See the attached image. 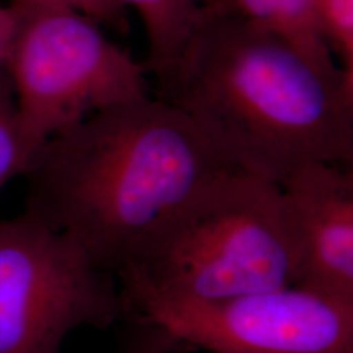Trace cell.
Here are the masks:
<instances>
[{"mask_svg": "<svg viewBox=\"0 0 353 353\" xmlns=\"http://www.w3.org/2000/svg\"><path fill=\"white\" fill-rule=\"evenodd\" d=\"M127 313L214 353H353V303L297 285L220 303L148 300Z\"/></svg>", "mask_w": 353, "mask_h": 353, "instance_id": "obj_6", "label": "cell"}, {"mask_svg": "<svg viewBox=\"0 0 353 353\" xmlns=\"http://www.w3.org/2000/svg\"><path fill=\"white\" fill-rule=\"evenodd\" d=\"M4 68L26 141L36 152L93 114L148 96L147 71L101 26L57 0H11Z\"/></svg>", "mask_w": 353, "mask_h": 353, "instance_id": "obj_4", "label": "cell"}, {"mask_svg": "<svg viewBox=\"0 0 353 353\" xmlns=\"http://www.w3.org/2000/svg\"><path fill=\"white\" fill-rule=\"evenodd\" d=\"M279 189L294 285L353 303L352 165H305Z\"/></svg>", "mask_w": 353, "mask_h": 353, "instance_id": "obj_7", "label": "cell"}, {"mask_svg": "<svg viewBox=\"0 0 353 353\" xmlns=\"http://www.w3.org/2000/svg\"><path fill=\"white\" fill-rule=\"evenodd\" d=\"M64 6L99 23L100 26H109L115 32L125 33L128 29L126 10L115 0H57Z\"/></svg>", "mask_w": 353, "mask_h": 353, "instance_id": "obj_12", "label": "cell"}, {"mask_svg": "<svg viewBox=\"0 0 353 353\" xmlns=\"http://www.w3.org/2000/svg\"><path fill=\"white\" fill-rule=\"evenodd\" d=\"M14 30V14L10 6H0V65L4 64Z\"/></svg>", "mask_w": 353, "mask_h": 353, "instance_id": "obj_14", "label": "cell"}, {"mask_svg": "<svg viewBox=\"0 0 353 353\" xmlns=\"http://www.w3.org/2000/svg\"><path fill=\"white\" fill-rule=\"evenodd\" d=\"M157 97L230 166L278 186L305 165H352L353 79L319 68L233 6L195 29Z\"/></svg>", "mask_w": 353, "mask_h": 353, "instance_id": "obj_1", "label": "cell"}, {"mask_svg": "<svg viewBox=\"0 0 353 353\" xmlns=\"http://www.w3.org/2000/svg\"><path fill=\"white\" fill-rule=\"evenodd\" d=\"M323 39L341 71L353 79V0H316Z\"/></svg>", "mask_w": 353, "mask_h": 353, "instance_id": "obj_11", "label": "cell"}, {"mask_svg": "<svg viewBox=\"0 0 353 353\" xmlns=\"http://www.w3.org/2000/svg\"><path fill=\"white\" fill-rule=\"evenodd\" d=\"M118 279L125 313L148 300L220 303L294 285L278 185L239 169L214 176Z\"/></svg>", "mask_w": 353, "mask_h": 353, "instance_id": "obj_3", "label": "cell"}, {"mask_svg": "<svg viewBox=\"0 0 353 353\" xmlns=\"http://www.w3.org/2000/svg\"><path fill=\"white\" fill-rule=\"evenodd\" d=\"M229 169L176 106L144 96L48 140L26 172V212L118 278L157 230Z\"/></svg>", "mask_w": 353, "mask_h": 353, "instance_id": "obj_2", "label": "cell"}, {"mask_svg": "<svg viewBox=\"0 0 353 353\" xmlns=\"http://www.w3.org/2000/svg\"><path fill=\"white\" fill-rule=\"evenodd\" d=\"M252 23L287 38L327 72H343L328 49L318 21L316 0H230Z\"/></svg>", "mask_w": 353, "mask_h": 353, "instance_id": "obj_9", "label": "cell"}, {"mask_svg": "<svg viewBox=\"0 0 353 353\" xmlns=\"http://www.w3.org/2000/svg\"><path fill=\"white\" fill-rule=\"evenodd\" d=\"M148 326H151L153 332L151 336H143L137 341H131L127 345L126 353H165L172 347L173 343H176V339L163 330L154 327L152 325Z\"/></svg>", "mask_w": 353, "mask_h": 353, "instance_id": "obj_13", "label": "cell"}, {"mask_svg": "<svg viewBox=\"0 0 353 353\" xmlns=\"http://www.w3.org/2000/svg\"><path fill=\"white\" fill-rule=\"evenodd\" d=\"M114 276L74 241L24 212L0 223V353H58L81 326L125 314Z\"/></svg>", "mask_w": 353, "mask_h": 353, "instance_id": "obj_5", "label": "cell"}, {"mask_svg": "<svg viewBox=\"0 0 353 353\" xmlns=\"http://www.w3.org/2000/svg\"><path fill=\"white\" fill-rule=\"evenodd\" d=\"M36 157L26 141L4 64L0 65V190L10 181L26 176Z\"/></svg>", "mask_w": 353, "mask_h": 353, "instance_id": "obj_10", "label": "cell"}, {"mask_svg": "<svg viewBox=\"0 0 353 353\" xmlns=\"http://www.w3.org/2000/svg\"><path fill=\"white\" fill-rule=\"evenodd\" d=\"M139 14L147 36V74L164 80L195 29L212 13L232 7L230 0H115Z\"/></svg>", "mask_w": 353, "mask_h": 353, "instance_id": "obj_8", "label": "cell"}]
</instances>
